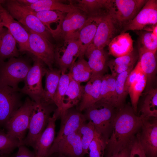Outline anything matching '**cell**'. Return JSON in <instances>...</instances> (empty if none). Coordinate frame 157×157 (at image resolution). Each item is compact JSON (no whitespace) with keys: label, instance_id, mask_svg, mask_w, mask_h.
I'll return each mask as SVG.
<instances>
[{"label":"cell","instance_id":"obj_1","mask_svg":"<svg viewBox=\"0 0 157 157\" xmlns=\"http://www.w3.org/2000/svg\"><path fill=\"white\" fill-rule=\"evenodd\" d=\"M142 121L129 106L118 109L113 123L111 135L106 143L107 157L129 147L139 131Z\"/></svg>","mask_w":157,"mask_h":157},{"label":"cell","instance_id":"obj_2","mask_svg":"<svg viewBox=\"0 0 157 157\" xmlns=\"http://www.w3.org/2000/svg\"><path fill=\"white\" fill-rule=\"evenodd\" d=\"M118 109L107 103L97 101L85 110L83 114L97 132L106 143L112 132L114 120Z\"/></svg>","mask_w":157,"mask_h":157},{"label":"cell","instance_id":"obj_3","mask_svg":"<svg viewBox=\"0 0 157 157\" xmlns=\"http://www.w3.org/2000/svg\"><path fill=\"white\" fill-rule=\"evenodd\" d=\"M147 0H110L109 13L119 33L132 21Z\"/></svg>","mask_w":157,"mask_h":157},{"label":"cell","instance_id":"obj_4","mask_svg":"<svg viewBox=\"0 0 157 157\" xmlns=\"http://www.w3.org/2000/svg\"><path fill=\"white\" fill-rule=\"evenodd\" d=\"M0 3L11 16L24 25L25 28L42 35L49 41L51 35L48 28L33 12L16 0H0Z\"/></svg>","mask_w":157,"mask_h":157},{"label":"cell","instance_id":"obj_5","mask_svg":"<svg viewBox=\"0 0 157 157\" xmlns=\"http://www.w3.org/2000/svg\"><path fill=\"white\" fill-rule=\"evenodd\" d=\"M88 19L83 12L74 7L67 13L55 29L50 31V33L56 40L63 41L66 46L69 41L78 38L80 30Z\"/></svg>","mask_w":157,"mask_h":157},{"label":"cell","instance_id":"obj_6","mask_svg":"<svg viewBox=\"0 0 157 157\" xmlns=\"http://www.w3.org/2000/svg\"><path fill=\"white\" fill-rule=\"evenodd\" d=\"M31 67L20 58L13 57L7 62H0V85L19 90V83L24 81Z\"/></svg>","mask_w":157,"mask_h":157},{"label":"cell","instance_id":"obj_7","mask_svg":"<svg viewBox=\"0 0 157 157\" xmlns=\"http://www.w3.org/2000/svg\"><path fill=\"white\" fill-rule=\"evenodd\" d=\"M35 102L29 97L15 112L5 124L6 133L17 140L23 145L28 130L31 114Z\"/></svg>","mask_w":157,"mask_h":157},{"label":"cell","instance_id":"obj_8","mask_svg":"<svg viewBox=\"0 0 157 157\" xmlns=\"http://www.w3.org/2000/svg\"><path fill=\"white\" fill-rule=\"evenodd\" d=\"M54 105H47L35 102L31 115L28 133L23 141V145L33 148L37 140L46 128L51 114L56 109Z\"/></svg>","mask_w":157,"mask_h":157},{"label":"cell","instance_id":"obj_9","mask_svg":"<svg viewBox=\"0 0 157 157\" xmlns=\"http://www.w3.org/2000/svg\"><path fill=\"white\" fill-rule=\"evenodd\" d=\"M33 59V65L24 81V86L22 88H19V91L28 95L35 103H41L44 96L42 79L45 75L47 68L39 59L34 56Z\"/></svg>","mask_w":157,"mask_h":157},{"label":"cell","instance_id":"obj_10","mask_svg":"<svg viewBox=\"0 0 157 157\" xmlns=\"http://www.w3.org/2000/svg\"><path fill=\"white\" fill-rule=\"evenodd\" d=\"M25 28L29 34L30 52L43 62L48 68H53L55 63V47L42 35Z\"/></svg>","mask_w":157,"mask_h":157},{"label":"cell","instance_id":"obj_11","mask_svg":"<svg viewBox=\"0 0 157 157\" xmlns=\"http://www.w3.org/2000/svg\"><path fill=\"white\" fill-rule=\"evenodd\" d=\"M157 26V0H147L132 21L122 33L130 30L152 31Z\"/></svg>","mask_w":157,"mask_h":157},{"label":"cell","instance_id":"obj_12","mask_svg":"<svg viewBox=\"0 0 157 157\" xmlns=\"http://www.w3.org/2000/svg\"><path fill=\"white\" fill-rule=\"evenodd\" d=\"M19 92V90L0 85V126H4L22 104Z\"/></svg>","mask_w":157,"mask_h":157},{"label":"cell","instance_id":"obj_13","mask_svg":"<svg viewBox=\"0 0 157 157\" xmlns=\"http://www.w3.org/2000/svg\"><path fill=\"white\" fill-rule=\"evenodd\" d=\"M147 81L146 77L138 62L127 77L125 85L126 90L130 97L131 107L136 114L138 101L146 86Z\"/></svg>","mask_w":157,"mask_h":157},{"label":"cell","instance_id":"obj_14","mask_svg":"<svg viewBox=\"0 0 157 157\" xmlns=\"http://www.w3.org/2000/svg\"><path fill=\"white\" fill-rule=\"evenodd\" d=\"M0 10L2 24L8 29L18 43L19 51L30 52L28 32L19 22L15 20L0 3Z\"/></svg>","mask_w":157,"mask_h":157},{"label":"cell","instance_id":"obj_15","mask_svg":"<svg viewBox=\"0 0 157 157\" xmlns=\"http://www.w3.org/2000/svg\"><path fill=\"white\" fill-rule=\"evenodd\" d=\"M142 120L141 133H137L140 144L147 157H157V119Z\"/></svg>","mask_w":157,"mask_h":157},{"label":"cell","instance_id":"obj_16","mask_svg":"<svg viewBox=\"0 0 157 157\" xmlns=\"http://www.w3.org/2000/svg\"><path fill=\"white\" fill-rule=\"evenodd\" d=\"M60 126L52 144L77 131L86 120L83 114L77 109L71 108L61 114Z\"/></svg>","mask_w":157,"mask_h":157},{"label":"cell","instance_id":"obj_17","mask_svg":"<svg viewBox=\"0 0 157 157\" xmlns=\"http://www.w3.org/2000/svg\"><path fill=\"white\" fill-rule=\"evenodd\" d=\"M55 153H60L68 157H83L81 137L78 130L52 144L47 157Z\"/></svg>","mask_w":157,"mask_h":157},{"label":"cell","instance_id":"obj_18","mask_svg":"<svg viewBox=\"0 0 157 157\" xmlns=\"http://www.w3.org/2000/svg\"><path fill=\"white\" fill-rule=\"evenodd\" d=\"M67 45L65 49H55V63L61 74L66 73L80 56V44L78 38L69 40Z\"/></svg>","mask_w":157,"mask_h":157},{"label":"cell","instance_id":"obj_19","mask_svg":"<svg viewBox=\"0 0 157 157\" xmlns=\"http://www.w3.org/2000/svg\"><path fill=\"white\" fill-rule=\"evenodd\" d=\"M60 114L55 110L49 118L47 125L37 140L33 148L36 157H47L55 139V123Z\"/></svg>","mask_w":157,"mask_h":157},{"label":"cell","instance_id":"obj_20","mask_svg":"<svg viewBox=\"0 0 157 157\" xmlns=\"http://www.w3.org/2000/svg\"><path fill=\"white\" fill-rule=\"evenodd\" d=\"M104 75L92 74L90 79L84 86L82 98L77 109L81 112L93 106L99 99L101 84Z\"/></svg>","mask_w":157,"mask_h":157},{"label":"cell","instance_id":"obj_21","mask_svg":"<svg viewBox=\"0 0 157 157\" xmlns=\"http://www.w3.org/2000/svg\"><path fill=\"white\" fill-rule=\"evenodd\" d=\"M72 6L88 18H101L108 15L110 0H69Z\"/></svg>","mask_w":157,"mask_h":157},{"label":"cell","instance_id":"obj_22","mask_svg":"<svg viewBox=\"0 0 157 157\" xmlns=\"http://www.w3.org/2000/svg\"><path fill=\"white\" fill-rule=\"evenodd\" d=\"M119 34V33L108 15L102 18L92 44L95 47L104 49Z\"/></svg>","mask_w":157,"mask_h":157},{"label":"cell","instance_id":"obj_23","mask_svg":"<svg viewBox=\"0 0 157 157\" xmlns=\"http://www.w3.org/2000/svg\"><path fill=\"white\" fill-rule=\"evenodd\" d=\"M108 55L104 49L95 47L92 44L88 47L84 56L88 59V63L93 74H104L107 71Z\"/></svg>","mask_w":157,"mask_h":157},{"label":"cell","instance_id":"obj_24","mask_svg":"<svg viewBox=\"0 0 157 157\" xmlns=\"http://www.w3.org/2000/svg\"><path fill=\"white\" fill-rule=\"evenodd\" d=\"M138 49V62L146 77V86H149L154 81L156 77L157 67L156 53L141 48Z\"/></svg>","mask_w":157,"mask_h":157},{"label":"cell","instance_id":"obj_25","mask_svg":"<svg viewBox=\"0 0 157 157\" xmlns=\"http://www.w3.org/2000/svg\"><path fill=\"white\" fill-rule=\"evenodd\" d=\"M108 46V55L115 58L128 55L134 50L133 40L129 33L127 32L117 35Z\"/></svg>","mask_w":157,"mask_h":157},{"label":"cell","instance_id":"obj_26","mask_svg":"<svg viewBox=\"0 0 157 157\" xmlns=\"http://www.w3.org/2000/svg\"><path fill=\"white\" fill-rule=\"evenodd\" d=\"M61 74L59 69L47 68L45 74L44 96L41 103L47 105L55 104L54 98Z\"/></svg>","mask_w":157,"mask_h":157},{"label":"cell","instance_id":"obj_27","mask_svg":"<svg viewBox=\"0 0 157 157\" xmlns=\"http://www.w3.org/2000/svg\"><path fill=\"white\" fill-rule=\"evenodd\" d=\"M16 42L7 28L3 27L0 29V62L7 58L19 57V51Z\"/></svg>","mask_w":157,"mask_h":157},{"label":"cell","instance_id":"obj_28","mask_svg":"<svg viewBox=\"0 0 157 157\" xmlns=\"http://www.w3.org/2000/svg\"><path fill=\"white\" fill-rule=\"evenodd\" d=\"M84 88V86L70 77L68 86L63 98L60 116L65 111L78 105L82 98Z\"/></svg>","mask_w":157,"mask_h":157},{"label":"cell","instance_id":"obj_29","mask_svg":"<svg viewBox=\"0 0 157 157\" xmlns=\"http://www.w3.org/2000/svg\"><path fill=\"white\" fill-rule=\"evenodd\" d=\"M102 18H88L80 30L78 39L80 44V52L79 57H84L86 49L92 43L97 28Z\"/></svg>","mask_w":157,"mask_h":157},{"label":"cell","instance_id":"obj_30","mask_svg":"<svg viewBox=\"0 0 157 157\" xmlns=\"http://www.w3.org/2000/svg\"><path fill=\"white\" fill-rule=\"evenodd\" d=\"M138 59V52L134 49L128 55L108 60L107 65L111 70V74L115 77L121 73L133 68Z\"/></svg>","mask_w":157,"mask_h":157},{"label":"cell","instance_id":"obj_31","mask_svg":"<svg viewBox=\"0 0 157 157\" xmlns=\"http://www.w3.org/2000/svg\"><path fill=\"white\" fill-rule=\"evenodd\" d=\"M98 101L108 103L117 109L115 77L111 74H106L103 76L100 86L99 99Z\"/></svg>","mask_w":157,"mask_h":157},{"label":"cell","instance_id":"obj_32","mask_svg":"<svg viewBox=\"0 0 157 157\" xmlns=\"http://www.w3.org/2000/svg\"><path fill=\"white\" fill-rule=\"evenodd\" d=\"M147 92L139 111L142 120L157 118V88H150Z\"/></svg>","mask_w":157,"mask_h":157},{"label":"cell","instance_id":"obj_33","mask_svg":"<svg viewBox=\"0 0 157 157\" xmlns=\"http://www.w3.org/2000/svg\"><path fill=\"white\" fill-rule=\"evenodd\" d=\"M25 7L33 11L56 10L65 13H68L74 8L70 3L68 4L64 3L62 1L58 0H38L35 3Z\"/></svg>","mask_w":157,"mask_h":157},{"label":"cell","instance_id":"obj_34","mask_svg":"<svg viewBox=\"0 0 157 157\" xmlns=\"http://www.w3.org/2000/svg\"><path fill=\"white\" fill-rule=\"evenodd\" d=\"M69 71L68 73L71 78L80 83L88 81L93 74L88 61L82 57L78 58Z\"/></svg>","mask_w":157,"mask_h":157},{"label":"cell","instance_id":"obj_35","mask_svg":"<svg viewBox=\"0 0 157 157\" xmlns=\"http://www.w3.org/2000/svg\"><path fill=\"white\" fill-rule=\"evenodd\" d=\"M133 68L122 72L115 77L117 107L119 109L123 107L128 94L126 90V82L129 75Z\"/></svg>","mask_w":157,"mask_h":157},{"label":"cell","instance_id":"obj_36","mask_svg":"<svg viewBox=\"0 0 157 157\" xmlns=\"http://www.w3.org/2000/svg\"><path fill=\"white\" fill-rule=\"evenodd\" d=\"M138 40V48L156 53L157 50V36L152 31L140 30Z\"/></svg>","mask_w":157,"mask_h":157},{"label":"cell","instance_id":"obj_37","mask_svg":"<svg viewBox=\"0 0 157 157\" xmlns=\"http://www.w3.org/2000/svg\"><path fill=\"white\" fill-rule=\"evenodd\" d=\"M34 14L49 31L52 29L50 24L53 23L59 24L64 18L65 13L58 11L43 10L33 11Z\"/></svg>","mask_w":157,"mask_h":157},{"label":"cell","instance_id":"obj_38","mask_svg":"<svg viewBox=\"0 0 157 157\" xmlns=\"http://www.w3.org/2000/svg\"><path fill=\"white\" fill-rule=\"evenodd\" d=\"M78 131L81 137V142L84 155L89 154V147L97 133L92 123L90 121L83 124Z\"/></svg>","mask_w":157,"mask_h":157},{"label":"cell","instance_id":"obj_39","mask_svg":"<svg viewBox=\"0 0 157 157\" xmlns=\"http://www.w3.org/2000/svg\"><path fill=\"white\" fill-rule=\"evenodd\" d=\"M21 145L18 140L0 129V156L10 155Z\"/></svg>","mask_w":157,"mask_h":157},{"label":"cell","instance_id":"obj_40","mask_svg":"<svg viewBox=\"0 0 157 157\" xmlns=\"http://www.w3.org/2000/svg\"><path fill=\"white\" fill-rule=\"evenodd\" d=\"M70 78L68 73L61 74L54 97V103L60 115L62 109L63 98L68 86Z\"/></svg>","mask_w":157,"mask_h":157},{"label":"cell","instance_id":"obj_41","mask_svg":"<svg viewBox=\"0 0 157 157\" xmlns=\"http://www.w3.org/2000/svg\"><path fill=\"white\" fill-rule=\"evenodd\" d=\"M106 143L97 133L88 148L89 157H104Z\"/></svg>","mask_w":157,"mask_h":157},{"label":"cell","instance_id":"obj_42","mask_svg":"<svg viewBox=\"0 0 157 157\" xmlns=\"http://www.w3.org/2000/svg\"><path fill=\"white\" fill-rule=\"evenodd\" d=\"M129 147V157H147L140 144L137 133L130 143Z\"/></svg>","mask_w":157,"mask_h":157},{"label":"cell","instance_id":"obj_43","mask_svg":"<svg viewBox=\"0 0 157 157\" xmlns=\"http://www.w3.org/2000/svg\"><path fill=\"white\" fill-rule=\"evenodd\" d=\"M17 151L12 157H36L34 151H32L24 145H21L18 148Z\"/></svg>","mask_w":157,"mask_h":157},{"label":"cell","instance_id":"obj_44","mask_svg":"<svg viewBox=\"0 0 157 157\" xmlns=\"http://www.w3.org/2000/svg\"><path fill=\"white\" fill-rule=\"evenodd\" d=\"M130 150L129 147L120 152L113 154L109 157H129Z\"/></svg>","mask_w":157,"mask_h":157},{"label":"cell","instance_id":"obj_45","mask_svg":"<svg viewBox=\"0 0 157 157\" xmlns=\"http://www.w3.org/2000/svg\"><path fill=\"white\" fill-rule=\"evenodd\" d=\"M38 0H18L17 1L23 6H30L35 3Z\"/></svg>","mask_w":157,"mask_h":157},{"label":"cell","instance_id":"obj_46","mask_svg":"<svg viewBox=\"0 0 157 157\" xmlns=\"http://www.w3.org/2000/svg\"><path fill=\"white\" fill-rule=\"evenodd\" d=\"M49 157H68L65 155L59 153H55L51 155Z\"/></svg>","mask_w":157,"mask_h":157},{"label":"cell","instance_id":"obj_47","mask_svg":"<svg viewBox=\"0 0 157 157\" xmlns=\"http://www.w3.org/2000/svg\"><path fill=\"white\" fill-rule=\"evenodd\" d=\"M2 20L1 19L0 15V29L2 28L3 27V26L2 24Z\"/></svg>","mask_w":157,"mask_h":157},{"label":"cell","instance_id":"obj_48","mask_svg":"<svg viewBox=\"0 0 157 157\" xmlns=\"http://www.w3.org/2000/svg\"><path fill=\"white\" fill-rule=\"evenodd\" d=\"M0 157H12L10 155L0 156Z\"/></svg>","mask_w":157,"mask_h":157},{"label":"cell","instance_id":"obj_49","mask_svg":"<svg viewBox=\"0 0 157 157\" xmlns=\"http://www.w3.org/2000/svg\"></svg>","mask_w":157,"mask_h":157}]
</instances>
